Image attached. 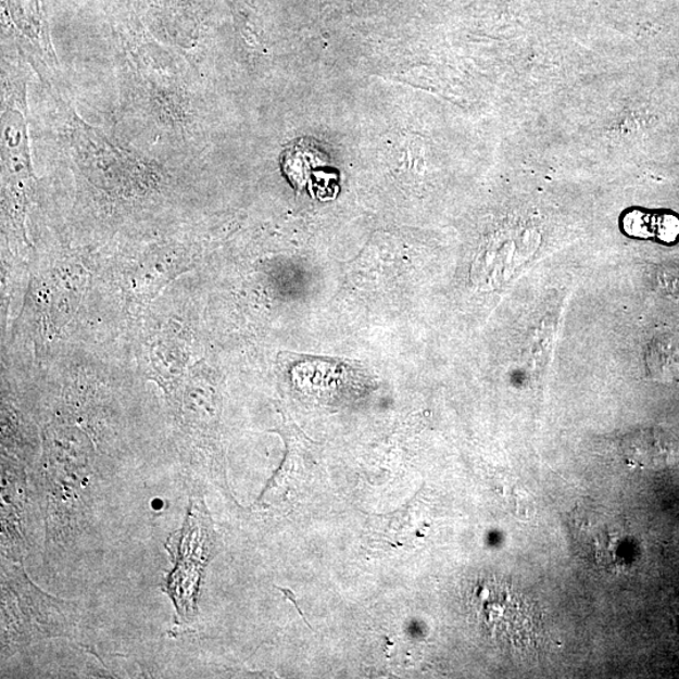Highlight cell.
Segmentation results:
<instances>
[{
    "label": "cell",
    "instance_id": "1",
    "mask_svg": "<svg viewBox=\"0 0 679 679\" xmlns=\"http://www.w3.org/2000/svg\"><path fill=\"white\" fill-rule=\"evenodd\" d=\"M3 656L51 637H68L77 617L71 606L36 588L22 567L3 565Z\"/></svg>",
    "mask_w": 679,
    "mask_h": 679
},
{
    "label": "cell",
    "instance_id": "2",
    "mask_svg": "<svg viewBox=\"0 0 679 679\" xmlns=\"http://www.w3.org/2000/svg\"><path fill=\"white\" fill-rule=\"evenodd\" d=\"M211 520L206 515L203 501L191 502L188 520L179 532L174 535V550L177 558L173 577L167 580V593L173 598L180 617L189 620L197 611L199 579L204 570L210 554Z\"/></svg>",
    "mask_w": 679,
    "mask_h": 679
},
{
    "label": "cell",
    "instance_id": "3",
    "mask_svg": "<svg viewBox=\"0 0 679 679\" xmlns=\"http://www.w3.org/2000/svg\"><path fill=\"white\" fill-rule=\"evenodd\" d=\"M620 450L629 466L642 469L666 468L679 458L677 439L658 428L632 431L623 438Z\"/></svg>",
    "mask_w": 679,
    "mask_h": 679
},
{
    "label": "cell",
    "instance_id": "4",
    "mask_svg": "<svg viewBox=\"0 0 679 679\" xmlns=\"http://www.w3.org/2000/svg\"><path fill=\"white\" fill-rule=\"evenodd\" d=\"M661 278L659 285L662 289L670 293H679V271H665Z\"/></svg>",
    "mask_w": 679,
    "mask_h": 679
}]
</instances>
